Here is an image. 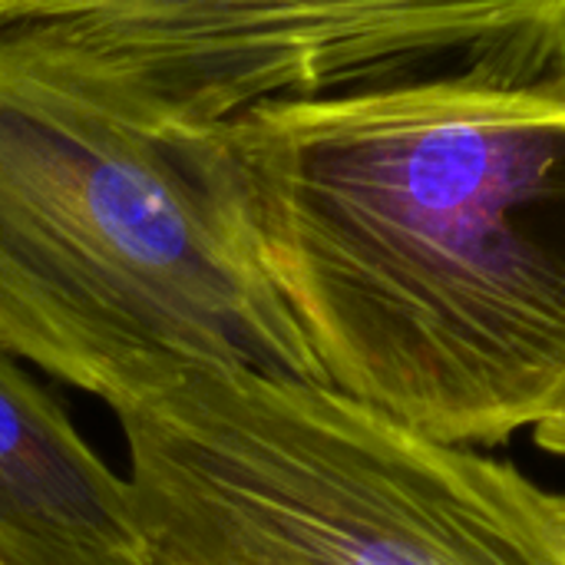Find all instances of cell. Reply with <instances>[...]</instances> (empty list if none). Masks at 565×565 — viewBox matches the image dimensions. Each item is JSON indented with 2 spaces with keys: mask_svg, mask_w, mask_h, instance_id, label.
<instances>
[{
  "mask_svg": "<svg viewBox=\"0 0 565 565\" xmlns=\"http://www.w3.org/2000/svg\"><path fill=\"white\" fill-rule=\"evenodd\" d=\"M533 440H536V447H543V450H550L556 457H565V404L550 420H543L533 430Z\"/></svg>",
  "mask_w": 565,
  "mask_h": 565,
  "instance_id": "8992f818",
  "label": "cell"
},
{
  "mask_svg": "<svg viewBox=\"0 0 565 565\" xmlns=\"http://www.w3.org/2000/svg\"><path fill=\"white\" fill-rule=\"evenodd\" d=\"M0 348L113 414L185 367L324 384L228 119L0 33Z\"/></svg>",
  "mask_w": 565,
  "mask_h": 565,
  "instance_id": "7a4b0ae2",
  "label": "cell"
},
{
  "mask_svg": "<svg viewBox=\"0 0 565 565\" xmlns=\"http://www.w3.org/2000/svg\"><path fill=\"white\" fill-rule=\"evenodd\" d=\"M116 420L152 565H565L559 493L328 384L185 367Z\"/></svg>",
  "mask_w": 565,
  "mask_h": 565,
  "instance_id": "3957f363",
  "label": "cell"
},
{
  "mask_svg": "<svg viewBox=\"0 0 565 565\" xmlns=\"http://www.w3.org/2000/svg\"><path fill=\"white\" fill-rule=\"evenodd\" d=\"M275 281L324 384L460 447L565 404V70L238 113Z\"/></svg>",
  "mask_w": 565,
  "mask_h": 565,
  "instance_id": "6da1fadb",
  "label": "cell"
},
{
  "mask_svg": "<svg viewBox=\"0 0 565 565\" xmlns=\"http://www.w3.org/2000/svg\"><path fill=\"white\" fill-rule=\"evenodd\" d=\"M0 565H152L129 477L3 348Z\"/></svg>",
  "mask_w": 565,
  "mask_h": 565,
  "instance_id": "5b68a950",
  "label": "cell"
},
{
  "mask_svg": "<svg viewBox=\"0 0 565 565\" xmlns=\"http://www.w3.org/2000/svg\"><path fill=\"white\" fill-rule=\"evenodd\" d=\"M559 497H563V510H565V493H559Z\"/></svg>",
  "mask_w": 565,
  "mask_h": 565,
  "instance_id": "52a82bcc",
  "label": "cell"
},
{
  "mask_svg": "<svg viewBox=\"0 0 565 565\" xmlns=\"http://www.w3.org/2000/svg\"><path fill=\"white\" fill-rule=\"evenodd\" d=\"M0 33L89 50L212 119L391 79L565 66V0H0Z\"/></svg>",
  "mask_w": 565,
  "mask_h": 565,
  "instance_id": "277c9868",
  "label": "cell"
}]
</instances>
